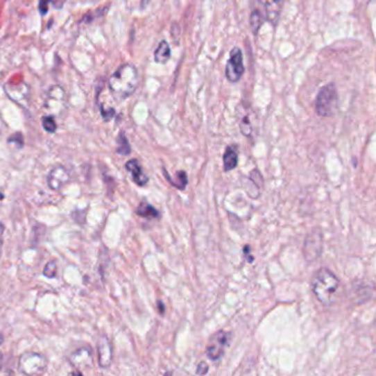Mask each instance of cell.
Wrapping results in <instances>:
<instances>
[{"label": "cell", "instance_id": "cell-1", "mask_svg": "<svg viewBox=\"0 0 376 376\" xmlns=\"http://www.w3.org/2000/svg\"><path fill=\"white\" fill-rule=\"evenodd\" d=\"M110 92L117 100H125L134 94L138 86V71L133 65H121L108 81Z\"/></svg>", "mask_w": 376, "mask_h": 376}, {"label": "cell", "instance_id": "cell-2", "mask_svg": "<svg viewBox=\"0 0 376 376\" xmlns=\"http://www.w3.org/2000/svg\"><path fill=\"white\" fill-rule=\"evenodd\" d=\"M311 288L321 304L330 306L334 304L336 293L340 289V280L328 268H320L312 278Z\"/></svg>", "mask_w": 376, "mask_h": 376}, {"label": "cell", "instance_id": "cell-3", "mask_svg": "<svg viewBox=\"0 0 376 376\" xmlns=\"http://www.w3.org/2000/svg\"><path fill=\"white\" fill-rule=\"evenodd\" d=\"M338 91L334 84L323 86L316 99V112L321 117H330L338 108Z\"/></svg>", "mask_w": 376, "mask_h": 376}, {"label": "cell", "instance_id": "cell-4", "mask_svg": "<svg viewBox=\"0 0 376 376\" xmlns=\"http://www.w3.org/2000/svg\"><path fill=\"white\" fill-rule=\"evenodd\" d=\"M18 366L26 375H40L46 370V357L39 353L26 352L19 357Z\"/></svg>", "mask_w": 376, "mask_h": 376}, {"label": "cell", "instance_id": "cell-5", "mask_svg": "<svg viewBox=\"0 0 376 376\" xmlns=\"http://www.w3.org/2000/svg\"><path fill=\"white\" fill-rule=\"evenodd\" d=\"M245 67L243 65V52L239 48H233L231 51L229 62L226 63L225 76L231 83H237L244 74Z\"/></svg>", "mask_w": 376, "mask_h": 376}, {"label": "cell", "instance_id": "cell-6", "mask_svg": "<svg viewBox=\"0 0 376 376\" xmlns=\"http://www.w3.org/2000/svg\"><path fill=\"white\" fill-rule=\"evenodd\" d=\"M231 334L225 331H219L213 334L210 339L209 344L207 347V355L212 361L220 360L225 352V348L229 344Z\"/></svg>", "mask_w": 376, "mask_h": 376}, {"label": "cell", "instance_id": "cell-7", "mask_svg": "<svg viewBox=\"0 0 376 376\" xmlns=\"http://www.w3.org/2000/svg\"><path fill=\"white\" fill-rule=\"evenodd\" d=\"M321 252H323V234L320 233L319 230H316L308 234L305 241V258L308 262L316 261L321 255Z\"/></svg>", "mask_w": 376, "mask_h": 376}, {"label": "cell", "instance_id": "cell-8", "mask_svg": "<svg viewBox=\"0 0 376 376\" xmlns=\"http://www.w3.org/2000/svg\"><path fill=\"white\" fill-rule=\"evenodd\" d=\"M6 94L8 95L11 101L22 106H28L30 100L29 86L24 82L19 83H9L5 85Z\"/></svg>", "mask_w": 376, "mask_h": 376}, {"label": "cell", "instance_id": "cell-9", "mask_svg": "<svg viewBox=\"0 0 376 376\" xmlns=\"http://www.w3.org/2000/svg\"><path fill=\"white\" fill-rule=\"evenodd\" d=\"M70 362L80 372L91 368L93 366V363H94L91 348H81L76 352L72 353L70 357Z\"/></svg>", "mask_w": 376, "mask_h": 376}, {"label": "cell", "instance_id": "cell-10", "mask_svg": "<svg viewBox=\"0 0 376 376\" xmlns=\"http://www.w3.org/2000/svg\"><path fill=\"white\" fill-rule=\"evenodd\" d=\"M97 357L101 368H110L113 361V348L110 343V339L106 336H102L97 341Z\"/></svg>", "mask_w": 376, "mask_h": 376}, {"label": "cell", "instance_id": "cell-11", "mask_svg": "<svg viewBox=\"0 0 376 376\" xmlns=\"http://www.w3.org/2000/svg\"><path fill=\"white\" fill-rule=\"evenodd\" d=\"M70 172L63 166H58L50 171L48 176V186L52 190L58 191L70 181Z\"/></svg>", "mask_w": 376, "mask_h": 376}, {"label": "cell", "instance_id": "cell-12", "mask_svg": "<svg viewBox=\"0 0 376 376\" xmlns=\"http://www.w3.org/2000/svg\"><path fill=\"white\" fill-rule=\"evenodd\" d=\"M257 1L263 7L265 20L276 24L280 18L284 0H257Z\"/></svg>", "mask_w": 376, "mask_h": 376}, {"label": "cell", "instance_id": "cell-13", "mask_svg": "<svg viewBox=\"0 0 376 376\" xmlns=\"http://www.w3.org/2000/svg\"><path fill=\"white\" fill-rule=\"evenodd\" d=\"M58 103L65 106L67 100H65V92L61 86H52L51 89H49L48 99L46 101V108L50 112H57Z\"/></svg>", "mask_w": 376, "mask_h": 376}, {"label": "cell", "instance_id": "cell-14", "mask_svg": "<svg viewBox=\"0 0 376 376\" xmlns=\"http://www.w3.org/2000/svg\"><path fill=\"white\" fill-rule=\"evenodd\" d=\"M126 169L132 173L133 180L138 186H145L148 182V177L145 175L143 168L140 166L137 159H132L126 162Z\"/></svg>", "mask_w": 376, "mask_h": 376}, {"label": "cell", "instance_id": "cell-15", "mask_svg": "<svg viewBox=\"0 0 376 376\" xmlns=\"http://www.w3.org/2000/svg\"><path fill=\"white\" fill-rule=\"evenodd\" d=\"M224 171L229 172L235 169L239 162V153L237 146L231 145L226 148L223 156Z\"/></svg>", "mask_w": 376, "mask_h": 376}, {"label": "cell", "instance_id": "cell-16", "mask_svg": "<svg viewBox=\"0 0 376 376\" xmlns=\"http://www.w3.org/2000/svg\"><path fill=\"white\" fill-rule=\"evenodd\" d=\"M164 170V177H166V179L169 181L171 186L175 187V188L179 189V190H185L187 185H188V176H187L186 172L177 171V173H176V177L171 178L170 177L169 173H168L167 170Z\"/></svg>", "mask_w": 376, "mask_h": 376}, {"label": "cell", "instance_id": "cell-17", "mask_svg": "<svg viewBox=\"0 0 376 376\" xmlns=\"http://www.w3.org/2000/svg\"><path fill=\"white\" fill-rule=\"evenodd\" d=\"M171 57V50L167 41L162 40L159 43L158 48L155 51V61L159 65H164L168 62V60Z\"/></svg>", "mask_w": 376, "mask_h": 376}, {"label": "cell", "instance_id": "cell-18", "mask_svg": "<svg viewBox=\"0 0 376 376\" xmlns=\"http://www.w3.org/2000/svg\"><path fill=\"white\" fill-rule=\"evenodd\" d=\"M139 216L146 219H159L160 218V213L156 207H153V205H149L148 202L143 201L140 203L139 207H137L136 211Z\"/></svg>", "mask_w": 376, "mask_h": 376}, {"label": "cell", "instance_id": "cell-19", "mask_svg": "<svg viewBox=\"0 0 376 376\" xmlns=\"http://www.w3.org/2000/svg\"><path fill=\"white\" fill-rule=\"evenodd\" d=\"M264 22H265V17L263 16L261 10L255 9V10L252 11V14H250V27H252L253 33H257Z\"/></svg>", "mask_w": 376, "mask_h": 376}, {"label": "cell", "instance_id": "cell-20", "mask_svg": "<svg viewBox=\"0 0 376 376\" xmlns=\"http://www.w3.org/2000/svg\"><path fill=\"white\" fill-rule=\"evenodd\" d=\"M130 153H132V148L129 145L128 139H127L124 133H121L119 137H117V153L123 155V156H127Z\"/></svg>", "mask_w": 376, "mask_h": 376}, {"label": "cell", "instance_id": "cell-21", "mask_svg": "<svg viewBox=\"0 0 376 376\" xmlns=\"http://www.w3.org/2000/svg\"><path fill=\"white\" fill-rule=\"evenodd\" d=\"M42 125L43 128L46 129V132L51 133V134H53V133L57 130V124H55V121H54L52 116H46V117H43Z\"/></svg>", "mask_w": 376, "mask_h": 376}, {"label": "cell", "instance_id": "cell-22", "mask_svg": "<svg viewBox=\"0 0 376 376\" xmlns=\"http://www.w3.org/2000/svg\"><path fill=\"white\" fill-rule=\"evenodd\" d=\"M43 274L46 275L48 278H53L57 275V264L54 262H49L43 269Z\"/></svg>", "mask_w": 376, "mask_h": 376}, {"label": "cell", "instance_id": "cell-23", "mask_svg": "<svg viewBox=\"0 0 376 376\" xmlns=\"http://www.w3.org/2000/svg\"><path fill=\"white\" fill-rule=\"evenodd\" d=\"M241 130H242V134L244 135V136L250 137V135H252V125H250L248 117L243 119L242 123H241Z\"/></svg>", "mask_w": 376, "mask_h": 376}, {"label": "cell", "instance_id": "cell-24", "mask_svg": "<svg viewBox=\"0 0 376 376\" xmlns=\"http://www.w3.org/2000/svg\"><path fill=\"white\" fill-rule=\"evenodd\" d=\"M8 143H16L18 147L22 148V146H24V138H22V135L19 134V133H17L12 137L9 138Z\"/></svg>", "mask_w": 376, "mask_h": 376}, {"label": "cell", "instance_id": "cell-25", "mask_svg": "<svg viewBox=\"0 0 376 376\" xmlns=\"http://www.w3.org/2000/svg\"><path fill=\"white\" fill-rule=\"evenodd\" d=\"M51 3V0H40L39 1V10L41 15H46L49 10V5Z\"/></svg>", "mask_w": 376, "mask_h": 376}, {"label": "cell", "instance_id": "cell-26", "mask_svg": "<svg viewBox=\"0 0 376 376\" xmlns=\"http://www.w3.org/2000/svg\"><path fill=\"white\" fill-rule=\"evenodd\" d=\"M209 371V366H207L205 362H200L198 368H196V374H200V375H205Z\"/></svg>", "mask_w": 376, "mask_h": 376}, {"label": "cell", "instance_id": "cell-27", "mask_svg": "<svg viewBox=\"0 0 376 376\" xmlns=\"http://www.w3.org/2000/svg\"><path fill=\"white\" fill-rule=\"evenodd\" d=\"M250 246H245L244 250H243L245 252V255L248 256V263H253V261H254V257H253V256H250Z\"/></svg>", "mask_w": 376, "mask_h": 376}, {"label": "cell", "instance_id": "cell-28", "mask_svg": "<svg viewBox=\"0 0 376 376\" xmlns=\"http://www.w3.org/2000/svg\"><path fill=\"white\" fill-rule=\"evenodd\" d=\"M3 225L0 224V254H1V250H3Z\"/></svg>", "mask_w": 376, "mask_h": 376}, {"label": "cell", "instance_id": "cell-29", "mask_svg": "<svg viewBox=\"0 0 376 376\" xmlns=\"http://www.w3.org/2000/svg\"><path fill=\"white\" fill-rule=\"evenodd\" d=\"M158 305H159V311H160V314H164V304H162V301H158Z\"/></svg>", "mask_w": 376, "mask_h": 376}, {"label": "cell", "instance_id": "cell-30", "mask_svg": "<svg viewBox=\"0 0 376 376\" xmlns=\"http://www.w3.org/2000/svg\"><path fill=\"white\" fill-rule=\"evenodd\" d=\"M1 366H3V354L0 353V370H1Z\"/></svg>", "mask_w": 376, "mask_h": 376}]
</instances>
